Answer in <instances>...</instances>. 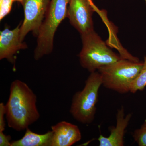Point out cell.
I'll return each instance as SVG.
<instances>
[{"instance_id": "cell-14", "label": "cell", "mask_w": 146, "mask_h": 146, "mask_svg": "<svg viewBox=\"0 0 146 146\" xmlns=\"http://www.w3.org/2000/svg\"><path fill=\"white\" fill-rule=\"evenodd\" d=\"M14 0H0V20L10 13Z\"/></svg>"}, {"instance_id": "cell-8", "label": "cell", "mask_w": 146, "mask_h": 146, "mask_svg": "<svg viewBox=\"0 0 146 146\" xmlns=\"http://www.w3.org/2000/svg\"><path fill=\"white\" fill-rule=\"evenodd\" d=\"M21 24L12 30L7 27L0 33V60L7 59L12 64L15 62L14 56L19 50L27 48L28 46L20 39Z\"/></svg>"}, {"instance_id": "cell-18", "label": "cell", "mask_w": 146, "mask_h": 146, "mask_svg": "<svg viewBox=\"0 0 146 146\" xmlns=\"http://www.w3.org/2000/svg\"><path fill=\"white\" fill-rule=\"evenodd\" d=\"M145 2L146 3V0H145Z\"/></svg>"}, {"instance_id": "cell-11", "label": "cell", "mask_w": 146, "mask_h": 146, "mask_svg": "<svg viewBox=\"0 0 146 146\" xmlns=\"http://www.w3.org/2000/svg\"><path fill=\"white\" fill-rule=\"evenodd\" d=\"M22 138L11 142V146H50L52 131L44 134L33 132L28 128Z\"/></svg>"}, {"instance_id": "cell-13", "label": "cell", "mask_w": 146, "mask_h": 146, "mask_svg": "<svg viewBox=\"0 0 146 146\" xmlns=\"http://www.w3.org/2000/svg\"><path fill=\"white\" fill-rule=\"evenodd\" d=\"M132 136L138 146H146V120L141 127L134 131Z\"/></svg>"}, {"instance_id": "cell-1", "label": "cell", "mask_w": 146, "mask_h": 146, "mask_svg": "<svg viewBox=\"0 0 146 146\" xmlns=\"http://www.w3.org/2000/svg\"><path fill=\"white\" fill-rule=\"evenodd\" d=\"M36 102V95L25 82L20 80L12 82L8 101L5 104L9 127L20 131L38 121L40 114Z\"/></svg>"}, {"instance_id": "cell-6", "label": "cell", "mask_w": 146, "mask_h": 146, "mask_svg": "<svg viewBox=\"0 0 146 146\" xmlns=\"http://www.w3.org/2000/svg\"><path fill=\"white\" fill-rule=\"evenodd\" d=\"M51 0H24V19L20 28V39L23 42L27 35L32 32L37 37Z\"/></svg>"}, {"instance_id": "cell-10", "label": "cell", "mask_w": 146, "mask_h": 146, "mask_svg": "<svg viewBox=\"0 0 146 146\" xmlns=\"http://www.w3.org/2000/svg\"><path fill=\"white\" fill-rule=\"evenodd\" d=\"M52 136L50 146H71L81 140L78 126L63 121L51 127Z\"/></svg>"}, {"instance_id": "cell-3", "label": "cell", "mask_w": 146, "mask_h": 146, "mask_svg": "<svg viewBox=\"0 0 146 146\" xmlns=\"http://www.w3.org/2000/svg\"><path fill=\"white\" fill-rule=\"evenodd\" d=\"M70 0H51L49 7L37 36V45L34 58L38 60L52 52L56 31L62 21L67 17Z\"/></svg>"}, {"instance_id": "cell-7", "label": "cell", "mask_w": 146, "mask_h": 146, "mask_svg": "<svg viewBox=\"0 0 146 146\" xmlns=\"http://www.w3.org/2000/svg\"><path fill=\"white\" fill-rule=\"evenodd\" d=\"M95 9L91 0L70 1L67 17L81 35L94 30L92 16Z\"/></svg>"}, {"instance_id": "cell-15", "label": "cell", "mask_w": 146, "mask_h": 146, "mask_svg": "<svg viewBox=\"0 0 146 146\" xmlns=\"http://www.w3.org/2000/svg\"><path fill=\"white\" fill-rule=\"evenodd\" d=\"M5 104L3 103H0V132H3L5 127Z\"/></svg>"}, {"instance_id": "cell-17", "label": "cell", "mask_w": 146, "mask_h": 146, "mask_svg": "<svg viewBox=\"0 0 146 146\" xmlns=\"http://www.w3.org/2000/svg\"><path fill=\"white\" fill-rule=\"evenodd\" d=\"M23 1L24 0H14L15 1L21 3V4H22V3H23Z\"/></svg>"}, {"instance_id": "cell-16", "label": "cell", "mask_w": 146, "mask_h": 146, "mask_svg": "<svg viewBox=\"0 0 146 146\" xmlns=\"http://www.w3.org/2000/svg\"><path fill=\"white\" fill-rule=\"evenodd\" d=\"M11 137L3 132H0V146H11Z\"/></svg>"}, {"instance_id": "cell-2", "label": "cell", "mask_w": 146, "mask_h": 146, "mask_svg": "<svg viewBox=\"0 0 146 146\" xmlns=\"http://www.w3.org/2000/svg\"><path fill=\"white\" fill-rule=\"evenodd\" d=\"M102 85V81L99 72L91 73L83 89L74 94L70 112L76 121L84 124H89L94 121L99 91Z\"/></svg>"}, {"instance_id": "cell-9", "label": "cell", "mask_w": 146, "mask_h": 146, "mask_svg": "<svg viewBox=\"0 0 146 146\" xmlns=\"http://www.w3.org/2000/svg\"><path fill=\"white\" fill-rule=\"evenodd\" d=\"M132 115L129 113L125 115L124 107L118 109L116 119V126L110 128V135L108 137L100 135L98 138L100 146H123L124 144V137L126 129L129 125Z\"/></svg>"}, {"instance_id": "cell-5", "label": "cell", "mask_w": 146, "mask_h": 146, "mask_svg": "<svg viewBox=\"0 0 146 146\" xmlns=\"http://www.w3.org/2000/svg\"><path fill=\"white\" fill-rule=\"evenodd\" d=\"M143 62L121 58L115 63L99 69L102 85L106 88L125 94L130 92L133 80L140 73Z\"/></svg>"}, {"instance_id": "cell-12", "label": "cell", "mask_w": 146, "mask_h": 146, "mask_svg": "<svg viewBox=\"0 0 146 146\" xmlns=\"http://www.w3.org/2000/svg\"><path fill=\"white\" fill-rule=\"evenodd\" d=\"M146 86V56L144 57L143 65L140 73L135 79L131 87L130 93L135 94L143 90Z\"/></svg>"}, {"instance_id": "cell-4", "label": "cell", "mask_w": 146, "mask_h": 146, "mask_svg": "<svg viewBox=\"0 0 146 146\" xmlns=\"http://www.w3.org/2000/svg\"><path fill=\"white\" fill-rule=\"evenodd\" d=\"M81 36L82 47L79 54L80 63L90 73L121 58L107 46L94 30Z\"/></svg>"}]
</instances>
